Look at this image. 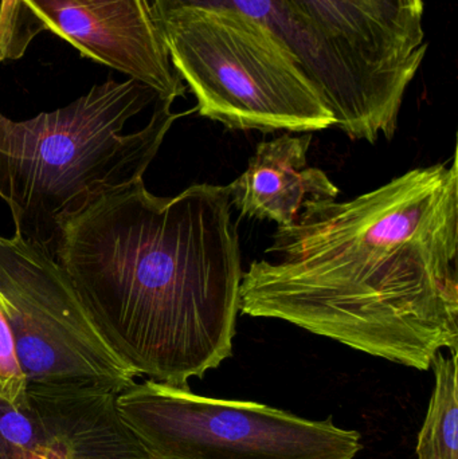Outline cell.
Returning <instances> with one entry per match:
<instances>
[{
	"instance_id": "1",
	"label": "cell",
	"mask_w": 458,
	"mask_h": 459,
	"mask_svg": "<svg viewBox=\"0 0 458 459\" xmlns=\"http://www.w3.org/2000/svg\"><path fill=\"white\" fill-rule=\"evenodd\" d=\"M458 164L312 201L242 275L239 312L428 371L458 348Z\"/></svg>"
},
{
	"instance_id": "2",
	"label": "cell",
	"mask_w": 458,
	"mask_h": 459,
	"mask_svg": "<svg viewBox=\"0 0 458 459\" xmlns=\"http://www.w3.org/2000/svg\"><path fill=\"white\" fill-rule=\"evenodd\" d=\"M56 261L139 377L188 388L233 355L244 270L229 186L110 191L65 225Z\"/></svg>"
},
{
	"instance_id": "3",
	"label": "cell",
	"mask_w": 458,
	"mask_h": 459,
	"mask_svg": "<svg viewBox=\"0 0 458 459\" xmlns=\"http://www.w3.org/2000/svg\"><path fill=\"white\" fill-rule=\"evenodd\" d=\"M174 100L128 78L67 107L15 121L0 112V198L15 237L56 259L62 229L110 191L143 179L172 124Z\"/></svg>"
},
{
	"instance_id": "4",
	"label": "cell",
	"mask_w": 458,
	"mask_h": 459,
	"mask_svg": "<svg viewBox=\"0 0 458 459\" xmlns=\"http://www.w3.org/2000/svg\"><path fill=\"white\" fill-rule=\"evenodd\" d=\"M199 115L236 131L312 134L335 124L298 56L265 24L225 7L155 15Z\"/></svg>"
},
{
	"instance_id": "5",
	"label": "cell",
	"mask_w": 458,
	"mask_h": 459,
	"mask_svg": "<svg viewBox=\"0 0 458 459\" xmlns=\"http://www.w3.org/2000/svg\"><path fill=\"white\" fill-rule=\"evenodd\" d=\"M121 417L151 459H354L360 434L147 379L117 395Z\"/></svg>"
},
{
	"instance_id": "6",
	"label": "cell",
	"mask_w": 458,
	"mask_h": 459,
	"mask_svg": "<svg viewBox=\"0 0 458 459\" xmlns=\"http://www.w3.org/2000/svg\"><path fill=\"white\" fill-rule=\"evenodd\" d=\"M0 293L27 385L120 394L136 383L139 375L110 350L58 262L42 248L0 237Z\"/></svg>"
},
{
	"instance_id": "7",
	"label": "cell",
	"mask_w": 458,
	"mask_h": 459,
	"mask_svg": "<svg viewBox=\"0 0 458 459\" xmlns=\"http://www.w3.org/2000/svg\"><path fill=\"white\" fill-rule=\"evenodd\" d=\"M349 65L381 134H395L406 89L425 56L424 0H296Z\"/></svg>"
},
{
	"instance_id": "8",
	"label": "cell",
	"mask_w": 458,
	"mask_h": 459,
	"mask_svg": "<svg viewBox=\"0 0 458 459\" xmlns=\"http://www.w3.org/2000/svg\"><path fill=\"white\" fill-rule=\"evenodd\" d=\"M42 30L81 56L139 81L159 99L185 96L150 0H24Z\"/></svg>"
},
{
	"instance_id": "9",
	"label": "cell",
	"mask_w": 458,
	"mask_h": 459,
	"mask_svg": "<svg viewBox=\"0 0 458 459\" xmlns=\"http://www.w3.org/2000/svg\"><path fill=\"white\" fill-rule=\"evenodd\" d=\"M153 15L186 7H225L265 24L298 56L333 112L354 140L374 143L378 120L358 78L296 0H150Z\"/></svg>"
},
{
	"instance_id": "10",
	"label": "cell",
	"mask_w": 458,
	"mask_h": 459,
	"mask_svg": "<svg viewBox=\"0 0 458 459\" xmlns=\"http://www.w3.org/2000/svg\"><path fill=\"white\" fill-rule=\"evenodd\" d=\"M312 134H284L260 143L246 171L229 186L231 206L242 217L285 228L296 222L308 202L338 198L339 188L328 175L308 166Z\"/></svg>"
},
{
	"instance_id": "11",
	"label": "cell",
	"mask_w": 458,
	"mask_h": 459,
	"mask_svg": "<svg viewBox=\"0 0 458 459\" xmlns=\"http://www.w3.org/2000/svg\"><path fill=\"white\" fill-rule=\"evenodd\" d=\"M117 395L99 387H26L27 403L65 459H151L121 417Z\"/></svg>"
},
{
	"instance_id": "12",
	"label": "cell",
	"mask_w": 458,
	"mask_h": 459,
	"mask_svg": "<svg viewBox=\"0 0 458 459\" xmlns=\"http://www.w3.org/2000/svg\"><path fill=\"white\" fill-rule=\"evenodd\" d=\"M430 368L436 385L417 442V459H458L457 353H436Z\"/></svg>"
},
{
	"instance_id": "13",
	"label": "cell",
	"mask_w": 458,
	"mask_h": 459,
	"mask_svg": "<svg viewBox=\"0 0 458 459\" xmlns=\"http://www.w3.org/2000/svg\"><path fill=\"white\" fill-rule=\"evenodd\" d=\"M0 459H65V455L27 401H0Z\"/></svg>"
},
{
	"instance_id": "14",
	"label": "cell",
	"mask_w": 458,
	"mask_h": 459,
	"mask_svg": "<svg viewBox=\"0 0 458 459\" xmlns=\"http://www.w3.org/2000/svg\"><path fill=\"white\" fill-rule=\"evenodd\" d=\"M40 31L24 0H0V64L22 58Z\"/></svg>"
},
{
	"instance_id": "15",
	"label": "cell",
	"mask_w": 458,
	"mask_h": 459,
	"mask_svg": "<svg viewBox=\"0 0 458 459\" xmlns=\"http://www.w3.org/2000/svg\"><path fill=\"white\" fill-rule=\"evenodd\" d=\"M26 385L13 329L0 293V401L10 404L23 403L26 401Z\"/></svg>"
}]
</instances>
